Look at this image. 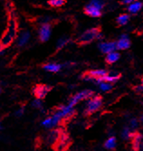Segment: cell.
Masks as SVG:
<instances>
[{
	"instance_id": "484cf974",
	"label": "cell",
	"mask_w": 143,
	"mask_h": 151,
	"mask_svg": "<svg viewBox=\"0 0 143 151\" xmlns=\"http://www.w3.org/2000/svg\"><path fill=\"white\" fill-rule=\"evenodd\" d=\"M138 127H139V121H138V119H135V118L131 119L130 120V129H131V130H134V129H136Z\"/></svg>"
},
{
	"instance_id": "ac0fdd59",
	"label": "cell",
	"mask_w": 143,
	"mask_h": 151,
	"mask_svg": "<svg viewBox=\"0 0 143 151\" xmlns=\"http://www.w3.org/2000/svg\"><path fill=\"white\" fill-rule=\"evenodd\" d=\"M119 79H120V74H119V73H107L103 78H102L98 82L102 81H108V82H110V83H112V82L117 81ZM98 82H97V83H98Z\"/></svg>"
},
{
	"instance_id": "ffe728a7",
	"label": "cell",
	"mask_w": 143,
	"mask_h": 151,
	"mask_svg": "<svg viewBox=\"0 0 143 151\" xmlns=\"http://www.w3.org/2000/svg\"><path fill=\"white\" fill-rule=\"evenodd\" d=\"M117 145V140L115 137H110L109 139H107V140L104 143V147L106 149L108 150H112L116 147Z\"/></svg>"
},
{
	"instance_id": "9a60e30c",
	"label": "cell",
	"mask_w": 143,
	"mask_h": 151,
	"mask_svg": "<svg viewBox=\"0 0 143 151\" xmlns=\"http://www.w3.org/2000/svg\"><path fill=\"white\" fill-rule=\"evenodd\" d=\"M143 141V136L139 133H134L132 136V146L134 151H139V146Z\"/></svg>"
},
{
	"instance_id": "2e32d148",
	"label": "cell",
	"mask_w": 143,
	"mask_h": 151,
	"mask_svg": "<svg viewBox=\"0 0 143 151\" xmlns=\"http://www.w3.org/2000/svg\"><path fill=\"white\" fill-rule=\"evenodd\" d=\"M44 69L50 73H58L62 69V66L59 63H46L44 65Z\"/></svg>"
},
{
	"instance_id": "30bf717a",
	"label": "cell",
	"mask_w": 143,
	"mask_h": 151,
	"mask_svg": "<svg viewBox=\"0 0 143 151\" xmlns=\"http://www.w3.org/2000/svg\"><path fill=\"white\" fill-rule=\"evenodd\" d=\"M131 46V40L126 35H122L116 42V47L119 50H126Z\"/></svg>"
},
{
	"instance_id": "e575fe53",
	"label": "cell",
	"mask_w": 143,
	"mask_h": 151,
	"mask_svg": "<svg viewBox=\"0 0 143 151\" xmlns=\"http://www.w3.org/2000/svg\"><path fill=\"white\" fill-rule=\"evenodd\" d=\"M2 129V125H1V123H0V130Z\"/></svg>"
},
{
	"instance_id": "e0dca14e",
	"label": "cell",
	"mask_w": 143,
	"mask_h": 151,
	"mask_svg": "<svg viewBox=\"0 0 143 151\" xmlns=\"http://www.w3.org/2000/svg\"><path fill=\"white\" fill-rule=\"evenodd\" d=\"M60 135H61V131L60 130H58V129H53L48 134V137H47L48 142L51 143V144L56 143L57 141H58L59 138H60Z\"/></svg>"
},
{
	"instance_id": "d4e9b609",
	"label": "cell",
	"mask_w": 143,
	"mask_h": 151,
	"mask_svg": "<svg viewBox=\"0 0 143 151\" xmlns=\"http://www.w3.org/2000/svg\"><path fill=\"white\" fill-rule=\"evenodd\" d=\"M68 43H69V39L66 38V37H63V38L59 39L58 42H57V49H62V48H64Z\"/></svg>"
},
{
	"instance_id": "1f68e13d",
	"label": "cell",
	"mask_w": 143,
	"mask_h": 151,
	"mask_svg": "<svg viewBox=\"0 0 143 151\" xmlns=\"http://www.w3.org/2000/svg\"><path fill=\"white\" fill-rule=\"evenodd\" d=\"M139 151H143V141L141 142V144H140V146H139Z\"/></svg>"
},
{
	"instance_id": "603a6c76",
	"label": "cell",
	"mask_w": 143,
	"mask_h": 151,
	"mask_svg": "<svg viewBox=\"0 0 143 151\" xmlns=\"http://www.w3.org/2000/svg\"><path fill=\"white\" fill-rule=\"evenodd\" d=\"M117 24L120 25H125L130 21V16L128 14H121L117 17Z\"/></svg>"
},
{
	"instance_id": "44dd1931",
	"label": "cell",
	"mask_w": 143,
	"mask_h": 151,
	"mask_svg": "<svg viewBox=\"0 0 143 151\" xmlns=\"http://www.w3.org/2000/svg\"><path fill=\"white\" fill-rule=\"evenodd\" d=\"M133 136V133H132V130L130 129V127H124L121 130V138L124 139V140H128L132 138Z\"/></svg>"
},
{
	"instance_id": "4dcf8cb0",
	"label": "cell",
	"mask_w": 143,
	"mask_h": 151,
	"mask_svg": "<svg viewBox=\"0 0 143 151\" xmlns=\"http://www.w3.org/2000/svg\"><path fill=\"white\" fill-rule=\"evenodd\" d=\"M6 48L4 47V46H2L1 45H0V54L1 53H3V52H4V50H5Z\"/></svg>"
},
{
	"instance_id": "3957f363",
	"label": "cell",
	"mask_w": 143,
	"mask_h": 151,
	"mask_svg": "<svg viewBox=\"0 0 143 151\" xmlns=\"http://www.w3.org/2000/svg\"><path fill=\"white\" fill-rule=\"evenodd\" d=\"M102 106H103V99L100 96H92L87 101L86 108H85V113L92 114L98 111Z\"/></svg>"
},
{
	"instance_id": "8fae6325",
	"label": "cell",
	"mask_w": 143,
	"mask_h": 151,
	"mask_svg": "<svg viewBox=\"0 0 143 151\" xmlns=\"http://www.w3.org/2000/svg\"><path fill=\"white\" fill-rule=\"evenodd\" d=\"M57 144V150L58 151H64V149H66L68 144H69V137L66 133H61L60 138L58 139V141L56 142Z\"/></svg>"
},
{
	"instance_id": "5bb4252c",
	"label": "cell",
	"mask_w": 143,
	"mask_h": 151,
	"mask_svg": "<svg viewBox=\"0 0 143 151\" xmlns=\"http://www.w3.org/2000/svg\"><path fill=\"white\" fill-rule=\"evenodd\" d=\"M143 7V4L140 1H138V0H135L134 2H132L131 4H130L128 6V11L130 12L131 14H135L139 13Z\"/></svg>"
},
{
	"instance_id": "8992f818",
	"label": "cell",
	"mask_w": 143,
	"mask_h": 151,
	"mask_svg": "<svg viewBox=\"0 0 143 151\" xmlns=\"http://www.w3.org/2000/svg\"><path fill=\"white\" fill-rule=\"evenodd\" d=\"M50 91H51L50 86L45 85V84H38L33 89V93L35 96L36 99L42 100L46 97V95L49 93Z\"/></svg>"
},
{
	"instance_id": "d590c367",
	"label": "cell",
	"mask_w": 143,
	"mask_h": 151,
	"mask_svg": "<svg viewBox=\"0 0 143 151\" xmlns=\"http://www.w3.org/2000/svg\"><path fill=\"white\" fill-rule=\"evenodd\" d=\"M1 91H2V90H1V88H0V93H1Z\"/></svg>"
},
{
	"instance_id": "836d02e7",
	"label": "cell",
	"mask_w": 143,
	"mask_h": 151,
	"mask_svg": "<svg viewBox=\"0 0 143 151\" xmlns=\"http://www.w3.org/2000/svg\"><path fill=\"white\" fill-rule=\"evenodd\" d=\"M141 87L143 88V78H142V80H141Z\"/></svg>"
},
{
	"instance_id": "5b68a950",
	"label": "cell",
	"mask_w": 143,
	"mask_h": 151,
	"mask_svg": "<svg viewBox=\"0 0 143 151\" xmlns=\"http://www.w3.org/2000/svg\"><path fill=\"white\" fill-rule=\"evenodd\" d=\"M63 120V118L61 117V115L58 113V111H55L52 116L46 118L44 120L42 121V126L45 127L46 129H53L54 127H56L58 124H60V122Z\"/></svg>"
},
{
	"instance_id": "d6986e66",
	"label": "cell",
	"mask_w": 143,
	"mask_h": 151,
	"mask_svg": "<svg viewBox=\"0 0 143 151\" xmlns=\"http://www.w3.org/2000/svg\"><path fill=\"white\" fill-rule=\"evenodd\" d=\"M120 53L116 51H113V52H110L109 53H107L106 55V62L108 63H116L117 61H119L120 59Z\"/></svg>"
},
{
	"instance_id": "cb8c5ba5",
	"label": "cell",
	"mask_w": 143,
	"mask_h": 151,
	"mask_svg": "<svg viewBox=\"0 0 143 151\" xmlns=\"http://www.w3.org/2000/svg\"><path fill=\"white\" fill-rule=\"evenodd\" d=\"M48 4L53 7H61L65 4V0H48Z\"/></svg>"
},
{
	"instance_id": "7402d4cb",
	"label": "cell",
	"mask_w": 143,
	"mask_h": 151,
	"mask_svg": "<svg viewBox=\"0 0 143 151\" xmlns=\"http://www.w3.org/2000/svg\"><path fill=\"white\" fill-rule=\"evenodd\" d=\"M99 84V88L101 91H104V92H107V91H110L111 89H112V83H110V82H108L106 81H102L98 82Z\"/></svg>"
},
{
	"instance_id": "277c9868",
	"label": "cell",
	"mask_w": 143,
	"mask_h": 151,
	"mask_svg": "<svg viewBox=\"0 0 143 151\" xmlns=\"http://www.w3.org/2000/svg\"><path fill=\"white\" fill-rule=\"evenodd\" d=\"M93 96V91L91 90H83L76 94H74L73 97L69 100V105L72 107H74L76 104H78L80 101L84 100H89Z\"/></svg>"
},
{
	"instance_id": "ba28073f",
	"label": "cell",
	"mask_w": 143,
	"mask_h": 151,
	"mask_svg": "<svg viewBox=\"0 0 143 151\" xmlns=\"http://www.w3.org/2000/svg\"><path fill=\"white\" fill-rule=\"evenodd\" d=\"M84 12L86 15L91 17H99L102 16V8H100L92 3H89L84 8Z\"/></svg>"
},
{
	"instance_id": "6da1fadb",
	"label": "cell",
	"mask_w": 143,
	"mask_h": 151,
	"mask_svg": "<svg viewBox=\"0 0 143 151\" xmlns=\"http://www.w3.org/2000/svg\"><path fill=\"white\" fill-rule=\"evenodd\" d=\"M9 19L7 22V26L5 32L2 35V37L0 39V45L5 48L10 46L14 41L16 40L17 35V28H18V22L17 20L16 15L13 12L9 14Z\"/></svg>"
},
{
	"instance_id": "9c48e42d",
	"label": "cell",
	"mask_w": 143,
	"mask_h": 151,
	"mask_svg": "<svg viewBox=\"0 0 143 151\" xmlns=\"http://www.w3.org/2000/svg\"><path fill=\"white\" fill-rule=\"evenodd\" d=\"M57 111H58V113L61 115L63 119H64L71 118L74 114V107H72L69 104H67L65 106H61L58 109H57Z\"/></svg>"
},
{
	"instance_id": "f1b7e54d",
	"label": "cell",
	"mask_w": 143,
	"mask_h": 151,
	"mask_svg": "<svg viewBox=\"0 0 143 151\" xmlns=\"http://www.w3.org/2000/svg\"><path fill=\"white\" fill-rule=\"evenodd\" d=\"M24 112H25V109L24 108H20V109H18L17 111H16V116L17 117H22Z\"/></svg>"
},
{
	"instance_id": "83f0119b",
	"label": "cell",
	"mask_w": 143,
	"mask_h": 151,
	"mask_svg": "<svg viewBox=\"0 0 143 151\" xmlns=\"http://www.w3.org/2000/svg\"><path fill=\"white\" fill-rule=\"evenodd\" d=\"M32 105H33L34 108L38 109H40L43 108V103H42V101H41L40 99H35V100L33 101Z\"/></svg>"
},
{
	"instance_id": "4316f807",
	"label": "cell",
	"mask_w": 143,
	"mask_h": 151,
	"mask_svg": "<svg viewBox=\"0 0 143 151\" xmlns=\"http://www.w3.org/2000/svg\"><path fill=\"white\" fill-rule=\"evenodd\" d=\"M90 3H92V5H94V6H98L100 8H102V9L103 8V6H104L103 0H91Z\"/></svg>"
},
{
	"instance_id": "7a4b0ae2",
	"label": "cell",
	"mask_w": 143,
	"mask_h": 151,
	"mask_svg": "<svg viewBox=\"0 0 143 151\" xmlns=\"http://www.w3.org/2000/svg\"><path fill=\"white\" fill-rule=\"evenodd\" d=\"M102 37V34L100 33L97 28H91L82 33L78 38V43L81 45H87L96 39H100Z\"/></svg>"
},
{
	"instance_id": "4fadbf2b",
	"label": "cell",
	"mask_w": 143,
	"mask_h": 151,
	"mask_svg": "<svg viewBox=\"0 0 143 151\" xmlns=\"http://www.w3.org/2000/svg\"><path fill=\"white\" fill-rule=\"evenodd\" d=\"M31 37V35L30 33L28 32V31H22L17 38V45L19 47H23L25 46L27 43H28V41H29Z\"/></svg>"
},
{
	"instance_id": "52a82bcc",
	"label": "cell",
	"mask_w": 143,
	"mask_h": 151,
	"mask_svg": "<svg viewBox=\"0 0 143 151\" xmlns=\"http://www.w3.org/2000/svg\"><path fill=\"white\" fill-rule=\"evenodd\" d=\"M51 32L52 29L50 24H43L39 29V39L41 42H46V41H48L51 36Z\"/></svg>"
},
{
	"instance_id": "7c38bea8",
	"label": "cell",
	"mask_w": 143,
	"mask_h": 151,
	"mask_svg": "<svg viewBox=\"0 0 143 151\" xmlns=\"http://www.w3.org/2000/svg\"><path fill=\"white\" fill-rule=\"evenodd\" d=\"M99 49L101 50L102 52L107 54V53L115 51L117 49L116 43H114V42H102L99 45Z\"/></svg>"
},
{
	"instance_id": "d6a6232c",
	"label": "cell",
	"mask_w": 143,
	"mask_h": 151,
	"mask_svg": "<svg viewBox=\"0 0 143 151\" xmlns=\"http://www.w3.org/2000/svg\"><path fill=\"white\" fill-rule=\"evenodd\" d=\"M140 121L143 123V114H142V116H141V118H140Z\"/></svg>"
},
{
	"instance_id": "f546056e",
	"label": "cell",
	"mask_w": 143,
	"mask_h": 151,
	"mask_svg": "<svg viewBox=\"0 0 143 151\" xmlns=\"http://www.w3.org/2000/svg\"><path fill=\"white\" fill-rule=\"evenodd\" d=\"M135 0H121V2L123 4V5H126V6H129L130 4H131L132 2H134Z\"/></svg>"
}]
</instances>
